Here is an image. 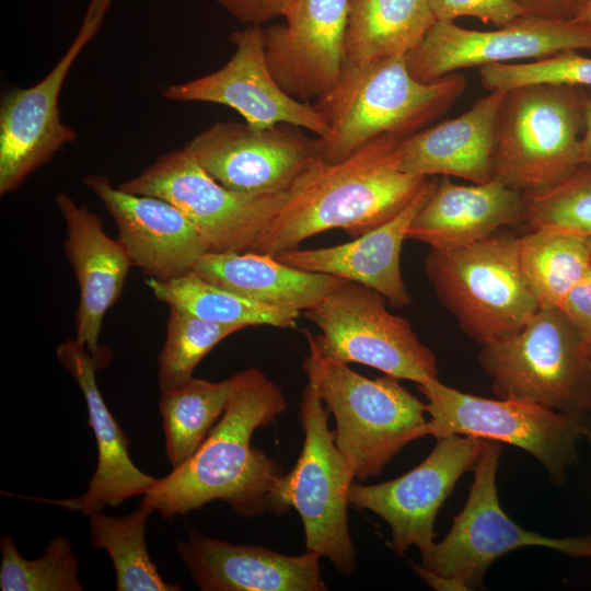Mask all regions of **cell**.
<instances>
[{"instance_id": "cell-1", "label": "cell", "mask_w": 591, "mask_h": 591, "mask_svg": "<svg viewBox=\"0 0 591 591\" xmlns=\"http://www.w3.org/2000/svg\"><path fill=\"white\" fill-rule=\"evenodd\" d=\"M229 379L227 408L202 444L143 495L164 519L186 515L217 500L243 518L288 511L280 496L283 467L251 443L257 429L286 410L287 399L280 386L257 368Z\"/></svg>"}, {"instance_id": "cell-2", "label": "cell", "mask_w": 591, "mask_h": 591, "mask_svg": "<svg viewBox=\"0 0 591 591\" xmlns=\"http://www.w3.org/2000/svg\"><path fill=\"white\" fill-rule=\"evenodd\" d=\"M399 139L375 138L339 162L318 158L292 184L252 252L275 257L333 229L356 239L397 216L428 178L401 169Z\"/></svg>"}, {"instance_id": "cell-3", "label": "cell", "mask_w": 591, "mask_h": 591, "mask_svg": "<svg viewBox=\"0 0 591 591\" xmlns=\"http://www.w3.org/2000/svg\"><path fill=\"white\" fill-rule=\"evenodd\" d=\"M466 86L459 72L421 82L409 72L406 57L344 63L336 85L313 103L329 128L318 137L320 159L339 162L375 138L413 135L444 115Z\"/></svg>"}, {"instance_id": "cell-4", "label": "cell", "mask_w": 591, "mask_h": 591, "mask_svg": "<svg viewBox=\"0 0 591 591\" xmlns=\"http://www.w3.org/2000/svg\"><path fill=\"white\" fill-rule=\"evenodd\" d=\"M304 361L320 397L334 416L335 443L359 480L379 475L409 443L428 436L426 404L385 375L369 379L348 363L325 359L305 332Z\"/></svg>"}, {"instance_id": "cell-5", "label": "cell", "mask_w": 591, "mask_h": 591, "mask_svg": "<svg viewBox=\"0 0 591 591\" xmlns=\"http://www.w3.org/2000/svg\"><path fill=\"white\" fill-rule=\"evenodd\" d=\"M478 360L499 398L591 416V349L559 308H540L518 333L482 345Z\"/></svg>"}, {"instance_id": "cell-6", "label": "cell", "mask_w": 591, "mask_h": 591, "mask_svg": "<svg viewBox=\"0 0 591 591\" xmlns=\"http://www.w3.org/2000/svg\"><path fill=\"white\" fill-rule=\"evenodd\" d=\"M518 240L499 230L461 247L430 248L425 259L439 301L480 345L518 333L540 309L521 271Z\"/></svg>"}, {"instance_id": "cell-7", "label": "cell", "mask_w": 591, "mask_h": 591, "mask_svg": "<svg viewBox=\"0 0 591 591\" xmlns=\"http://www.w3.org/2000/svg\"><path fill=\"white\" fill-rule=\"evenodd\" d=\"M587 92L554 84L506 91L496 120L494 179L529 193L579 167Z\"/></svg>"}, {"instance_id": "cell-8", "label": "cell", "mask_w": 591, "mask_h": 591, "mask_svg": "<svg viewBox=\"0 0 591 591\" xmlns=\"http://www.w3.org/2000/svg\"><path fill=\"white\" fill-rule=\"evenodd\" d=\"M500 453V442L485 440L463 509L453 518L444 538L420 555V565H413L414 571L437 590L479 587L495 560L522 547H546L591 558V535L548 537L509 518L500 506L496 486Z\"/></svg>"}, {"instance_id": "cell-9", "label": "cell", "mask_w": 591, "mask_h": 591, "mask_svg": "<svg viewBox=\"0 0 591 591\" xmlns=\"http://www.w3.org/2000/svg\"><path fill=\"white\" fill-rule=\"evenodd\" d=\"M300 402L304 440L294 466L283 475L280 496L287 509L300 515L305 548L328 559L349 577L356 570L357 551L348 523L349 490L356 478L328 428L315 379L308 374Z\"/></svg>"}, {"instance_id": "cell-10", "label": "cell", "mask_w": 591, "mask_h": 591, "mask_svg": "<svg viewBox=\"0 0 591 591\" xmlns=\"http://www.w3.org/2000/svg\"><path fill=\"white\" fill-rule=\"evenodd\" d=\"M386 302L379 291L345 280L302 314L321 331L312 337L325 359L364 364L417 384L438 379L433 351Z\"/></svg>"}, {"instance_id": "cell-11", "label": "cell", "mask_w": 591, "mask_h": 591, "mask_svg": "<svg viewBox=\"0 0 591 591\" xmlns=\"http://www.w3.org/2000/svg\"><path fill=\"white\" fill-rule=\"evenodd\" d=\"M426 396L428 436L462 434L508 443L534 456L561 484L578 460L583 419L512 398H485L444 385L439 379L418 384Z\"/></svg>"}, {"instance_id": "cell-12", "label": "cell", "mask_w": 591, "mask_h": 591, "mask_svg": "<svg viewBox=\"0 0 591 591\" xmlns=\"http://www.w3.org/2000/svg\"><path fill=\"white\" fill-rule=\"evenodd\" d=\"M118 187L173 204L194 223L209 252H252L288 196V190L248 194L229 189L185 148L160 155Z\"/></svg>"}, {"instance_id": "cell-13", "label": "cell", "mask_w": 591, "mask_h": 591, "mask_svg": "<svg viewBox=\"0 0 591 591\" xmlns=\"http://www.w3.org/2000/svg\"><path fill=\"white\" fill-rule=\"evenodd\" d=\"M112 0H89L84 18L67 51L53 69L27 89L13 88L0 103V194L18 189L48 163L76 131L59 114V94L72 63L99 33Z\"/></svg>"}, {"instance_id": "cell-14", "label": "cell", "mask_w": 591, "mask_h": 591, "mask_svg": "<svg viewBox=\"0 0 591 591\" xmlns=\"http://www.w3.org/2000/svg\"><path fill=\"white\" fill-rule=\"evenodd\" d=\"M567 50H591V24L524 15L496 30L478 31L436 21L406 62L414 78L432 82L461 69L537 60Z\"/></svg>"}, {"instance_id": "cell-15", "label": "cell", "mask_w": 591, "mask_h": 591, "mask_svg": "<svg viewBox=\"0 0 591 591\" xmlns=\"http://www.w3.org/2000/svg\"><path fill=\"white\" fill-rule=\"evenodd\" d=\"M485 439L462 434L437 438L416 467L384 483L352 484L349 502L383 519L391 529L389 547L403 555L416 546L420 555L434 543V521L456 483L474 468Z\"/></svg>"}, {"instance_id": "cell-16", "label": "cell", "mask_w": 591, "mask_h": 591, "mask_svg": "<svg viewBox=\"0 0 591 591\" xmlns=\"http://www.w3.org/2000/svg\"><path fill=\"white\" fill-rule=\"evenodd\" d=\"M302 129L290 124L256 128L246 123L217 121L184 148L229 189L281 193L320 158L318 137L310 138Z\"/></svg>"}, {"instance_id": "cell-17", "label": "cell", "mask_w": 591, "mask_h": 591, "mask_svg": "<svg viewBox=\"0 0 591 591\" xmlns=\"http://www.w3.org/2000/svg\"><path fill=\"white\" fill-rule=\"evenodd\" d=\"M234 53L220 69L166 85L161 94L173 102H205L228 106L256 128L290 124L325 138L329 128L313 104L289 95L269 70L265 28L246 25L229 36Z\"/></svg>"}, {"instance_id": "cell-18", "label": "cell", "mask_w": 591, "mask_h": 591, "mask_svg": "<svg viewBox=\"0 0 591 591\" xmlns=\"http://www.w3.org/2000/svg\"><path fill=\"white\" fill-rule=\"evenodd\" d=\"M350 0H293L285 24L265 28V51L278 84L309 102L328 93L345 63Z\"/></svg>"}, {"instance_id": "cell-19", "label": "cell", "mask_w": 591, "mask_h": 591, "mask_svg": "<svg viewBox=\"0 0 591 591\" xmlns=\"http://www.w3.org/2000/svg\"><path fill=\"white\" fill-rule=\"evenodd\" d=\"M83 184L114 219L132 264L149 278L170 280L192 271L209 247L194 223L173 204L114 186L91 174Z\"/></svg>"}, {"instance_id": "cell-20", "label": "cell", "mask_w": 591, "mask_h": 591, "mask_svg": "<svg viewBox=\"0 0 591 591\" xmlns=\"http://www.w3.org/2000/svg\"><path fill=\"white\" fill-rule=\"evenodd\" d=\"M59 363L71 374L80 387L97 447V465L86 491L71 499L32 498L89 515L104 507H118L126 499L144 495L157 480L142 472L129 455V441L109 408L96 382V372L103 366L74 337H68L56 349Z\"/></svg>"}, {"instance_id": "cell-21", "label": "cell", "mask_w": 591, "mask_h": 591, "mask_svg": "<svg viewBox=\"0 0 591 591\" xmlns=\"http://www.w3.org/2000/svg\"><path fill=\"white\" fill-rule=\"evenodd\" d=\"M177 554L202 591H326L321 557L286 555L257 545L233 544L190 530Z\"/></svg>"}, {"instance_id": "cell-22", "label": "cell", "mask_w": 591, "mask_h": 591, "mask_svg": "<svg viewBox=\"0 0 591 591\" xmlns=\"http://www.w3.org/2000/svg\"><path fill=\"white\" fill-rule=\"evenodd\" d=\"M56 205L66 224L65 253L79 287L74 338L103 362L108 360L99 345L104 316L119 300L134 264L96 213L66 193L56 196Z\"/></svg>"}, {"instance_id": "cell-23", "label": "cell", "mask_w": 591, "mask_h": 591, "mask_svg": "<svg viewBox=\"0 0 591 591\" xmlns=\"http://www.w3.org/2000/svg\"><path fill=\"white\" fill-rule=\"evenodd\" d=\"M437 179H426L415 198L394 218L354 239L321 248H293L275 257L293 268L326 274L368 286L394 308L412 303L401 273V252L409 225L422 207Z\"/></svg>"}, {"instance_id": "cell-24", "label": "cell", "mask_w": 591, "mask_h": 591, "mask_svg": "<svg viewBox=\"0 0 591 591\" xmlns=\"http://www.w3.org/2000/svg\"><path fill=\"white\" fill-rule=\"evenodd\" d=\"M523 216V193L498 179L461 185L442 176L413 219L407 239L451 250L522 224Z\"/></svg>"}, {"instance_id": "cell-25", "label": "cell", "mask_w": 591, "mask_h": 591, "mask_svg": "<svg viewBox=\"0 0 591 591\" xmlns=\"http://www.w3.org/2000/svg\"><path fill=\"white\" fill-rule=\"evenodd\" d=\"M505 95L506 91H490L463 114L401 138V169L425 177L493 181L496 120Z\"/></svg>"}, {"instance_id": "cell-26", "label": "cell", "mask_w": 591, "mask_h": 591, "mask_svg": "<svg viewBox=\"0 0 591 591\" xmlns=\"http://www.w3.org/2000/svg\"><path fill=\"white\" fill-rule=\"evenodd\" d=\"M207 281L255 302L302 313L345 279L293 268L268 254L207 252L193 269Z\"/></svg>"}, {"instance_id": "cell-27", "label": "cell", "mask_w": 591, "mask_h": 591, "mask_svg": "<svg viewBox=\"0 0 591 591\" xmlns=\"http://www.w3.org/2000/svg\"><path fill=\"white\" fill-rule=\"evenodd\" d=\"M436 21L428 0H350L345 63L406 57Z\"/></svg>"}, {"instance_id": "cell-28", "label": "cell", "mask_w": 591, "mask_h": 591, "mask_svg": "<svg viewBox=\"0 0 591 591\" xmlns=\"http://www.w3.org/2000/svg\"><path fill=\"white\" fill-rule=\"evenodd\" d=\"M519 262L540 308H559L591 265V234L541 227L519 236Z\"/></svg>"}, {"instance_id": "cell-29", "label": "cell", "mask_w": 591, "mask_h": 591, "mask_svg": "<svg viewBox=\"0 0 591 591\" xmlns=\"http://www.w3.org/2000/svg\"><path fill=\"white\" fill-rule=\"evenodd\" d=\"M153 296L169 306H176L216 323L243 327L267 325L292 328L301 313L268 306L220 288L194 270L170 280H147Z\"/></svg>"}, {"instance_id": "cell-30", "label": "cell", "mask_w": 591, "mask_h": 591, "mask_svg": "<svg viewBox=\"0 0 591 591\" xmlns=\"http://www.w3.org/2000/svg\"><path fill=\"white\" fill-rule=\"evenodd\" d=\"M230 379L211 382L192 376L161 392L159 403L165 452L172 468L184 464L222 417L230 397Z\"/></svg>"}, {"instance_id": "cell-31", "label": "cell", "mask_w": 591, "mask_h": 591, "mask_svg": "<svg viewBox=\"0 0 591 591\" xmlns=\"http://www.w3.org/2000/svg\"><path fill=\"white\" fill-rule=\"evenodd\" d=\"M154 511L142 499L124 517L94 511L89 514L90 536L95 548L107 552L116 573L117 591H178L179 583L165 581L149 556L146 543L147 520Z\"/></svg>"}, {"instance_id": "cell-32", "label": "cell", "mask_w": 591, "mask_h": 591, "mask_svg": "<svg viewBox=\"0 0 591 591\" xmlns=\"http://www.w3.org/2000/svg\"><path fill=\"white\" fill-rule=\"evenodd\" d=\"M244 328L210 322L170 306L165 340L158 357L160 391L171 390L190 379L198 363L220 341Z\"/></svg>"}, {"instance_id": "cell-33", "label": "cell", "mask_w": 591, "mask_h": 591, "mask_svg": "<svg viewBox=\"0 0 591 591\" xmlns=\"http://www.w3.org/2000/svg\"><path fill=\"white\" fill-rule=\"evenodd\" d=\"M0 590L2 591H82L79 560L69 541L54 536L43 555L25 559L13 538L0 537Z\"/></svg>"}, {"instance_id": "cell-34", "label": "cell", "mask_w": 591, "mask_h": 591, "mask_svg": "<svg viewBox=\"0 0 591 591\" xmlns=\"http://www.w3.org/2000/svg\"><path fill=\"white\" fill-rule=\"evenodd\" d=\"M522 224L529 230L561 227L591 234V169L584 165L558 183L523 193Z\"/></svg>"}, {"instance_id": "cell-35", "label": "cell", "mask_w": 591, "mask_h": 591, "mask_svg": "<svg viewBox=\"0 0 591 591\" xmlns=\"http://www.w3.org/2000/svg\"><path fill=\"white\" fill-rule=\"evenodd\" d=\"M478 73L482 86L488 92L532 84L591 89V57L567 50L526 62L483 66Z\"/></svg>"}, {"instance_id": "cell-36", "label": "cell", "mask_w": 591, "mask_h": 591, "mask_svg": "<svg viewBox=\"0 0 591 591\" xmlns=\"http://www.w3.org/2000/svg\"><path fill=\"white\" fill-rule=\"evenodd\" d=\"M437 21L454 22L462 16L480 20L502 26L511 21L528 15L512 0H428Z\"/></svg>"}, {"instance_id": "cell-37", "label": "cell", "mask_w": 591, "mask_h": 591, "mask_svg": "<svg viewBox=\"0 0 591 591\" xmlns=\"http://www.w3.org/2000/svg\"><path fill=\"white\" fill-rule=\"evenodd\" d=\"M225 12L245 25H262L283 16L293 0H213Z\"/></svg>"}, {"instance_id": "cell-38", "label": "cell", "mask_w": 591, "mask_h": 591, "mask_svg": "<svg viewBox=\"0 0 591 591\" xmlns=\"http://www.w3.org/2000/svg\"><path fill=\"white\" fill-rule=\"evenodd\" d=\"M560 310L586 339L591 337V265L568 292Z\"/></svg>"}, {"instance_id": "cell-39", "label": "cell", "mask_w": 591, "mask_h": 591, "mask_svg": "<svg viewBox=\"0 0 591 591\" xmlns=\"http://www.w3.org/2000/svg\"><path fill=\"white\" fill-rule=\"evenodd\" d=\"M528 15L555 20H572L582 0H512Z\"/></svg>"}, {"instance_id": "cell-40", "label": "cell", "mask_w": 591, "mask_h": 591, "mask_svg": "<svg viewBox=\"0 0 591 591\" xmlns=\"http://www.w3.org/2000/svg\"><path fill=\"white\" fill-rule=\"evenodd\" d=\"M581 165L591 169V89H588L584 104V130L581 139Z\"/></svg>"}, {"instance_id": "cell-41", "label": "cell", "mask_w": 591, "mask_h": 591, "mask_svg": "<svg viewBox=\"0 0 591 591\" xmlns=\"http://www.w3.org/2000/svg\"><path fill=\"white\" fill-rule=\"evenodd\" d=\"M572 20L591 24V0H582Z\"/></svg>"}, {"instance_id": "cell-42", "label": "cell", "mask_w": 591, "mask_h": 591, "mask_svg": "<svg viewBox=\"0 0 591 591\" xmlns=\"http://www.w3.org/2000/svg\"><path fill=\"white\" fill-rule=\"evenodd\" d=\"M583 436L591 441V416L583 419Z\"/></svg>"}, {"instance_id": "cell-43", "label": "cell", "mask_w": 591, "mask_h": 591, "mask_svg": "<svg viewBox=\"0 0 591 591\" xmlns=\"http://www.w3.org/2000/svg\"><path fill=\"white\" fill-rule=\"evenodd\" d=\"M587 341L589 343V346H590V349H591V337H589V338L587 339Z\"/></svg>"}]
</instances>
